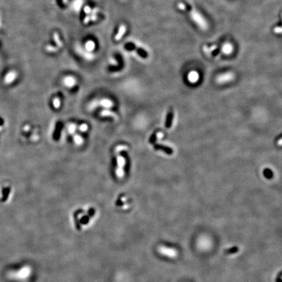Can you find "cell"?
<instances>
[{
	"mask_svg": "<svg viewBox=\"0 0 282 282\" xmlns=\"http://www.w3.org/2000/svg\"><path fill=\"white\" fill-rule=\"evenodd\" d=\"M174 118V113L173 111H170L167 115L166 118V122H165V127L167 128H170L172 125V120H173Z\"/></svg>",
	"mask_w": 282,
	"mask_h": 282,
	"instance_id": "277c9868",
	"label": "cell"
},
{
	"mask_svg": "<svg viewBox=\"0 0 282 282\" xmlns=\"http://www.w3.org/2000/svg\"><path fill=\"white\" fill-rule=\"evenodd\" d=\"M101 105L104 106V107L106 108H109L113 107L114 105H113V103L112 102L111 100H109L108 99H105L101 101Z\"/></svg>",
	"mask_w": 282,
	"mask_h": 282,
	"instance_id": "8992f818",
	"label": "cell"
},
{
	"mask_svg": "<svg viewBox=\"0 0 282 282\" xmlns=\"http://www.w3.org/2000/svg\"><path fill=\"white\" fill-rule=\"evenodd\" d=\"M264 175L265 176V177L267 178H269L270 179L273 176L272 171H271V170L268 169H265V171H264Z\"/></svg>",
	"mask_w": 282,
	"mask_h": 282,
	"instance_id": "30bf717a",
	"label": "cell"
},
{
	"mask_svg": "<svg viewBox=\"0 0 282 282\" xmlns=\"http://www.w3.org/2000/svg\"><path fill=\"white\" fill-rule=\"evenodd\" d=\"M154 148L156 150H162L163 152H164L165 153H166L167 154H169V155H171L172 154V153H173V150H172L171 148L164 146V145L155 144H154Z\"/></svg>",
	"mask_w": 282,
	"mask_h": 282,
	"instance_id": "3957f363",
	"label": "cell"
},
{
	"mask_svg": "<svg viewBox=\"0 0 282 282\" xmlns=\"http://www.w3.org/2000/svg\"><path fill=\"white\" fill-rule=\"evenodd\" d=\"M64 83L68 87H73L75 85V80L73 77H67L65 79Z\"/></svg>",
	"mask_w": 282,
	"mask_h": 282,
	"instance_id": "ba28073f",
	"label": "cell"
},
{
	"mask_svg": "<svg viewBox=\"0 0 282 282\" xmlns=\"http://www.w3.org/2000/svg\"><path fill=\"white\" fill-rule=\"evenodd\" d=\"M221 50L225 55H231L234 51V46L231 43H225L223 44L221 47Z\"/></svg>",
	"mask_w": 282,
	"mask_h": 282,
	"instance_id": "7a4b0ae2",
	"label": "cell"
},
{
	"mask_svg": "<svg viewBox=\"0 0 282 282\" xmlns=\"http://www.w3.org/2000/svg\"><path fill=\"white\" fill-rule=\"evenodd\" d=\"M53 104H54V106L55 108H59V106H60V101L59 100V99H57V98H56V99H54V101H53Z\"/></svg>",
	"mask_w": 282,
	"mask_h": 282,
	"instance_id": "7c38bea8",
	"label": "cell"
},
{
	"mask_svg": "<svg viewBox=\"0 0 282 282\" xmlns=\"http://www.w3.org/2000/svg\"><path fill=\"white\" fill-rule=\"evenodd\" d=\"M232 78V75L230 73H227L223 75H221L218 77V80L220 82H226L231 80Z\"/></svg>",
	"mask_w": 282,
	"mask_h": 282,
	"instance_id": "5b68a950",
	"label": "cell"
},
{
	"mask_svg": "<svg viewBox=\"0 0 282 282\" xmlns=\"http://www.w3.org/2000/svg\"><path fill=\"white\" fill-rule=\"evenodd\" d=\"M76 127L75 124H71L69 125V127H68V131H69L70 133H74L76 130Z\"/></svg>",
	"mask_w": 282,
	"mask_h": 282,
	"instance_id": "8fae6325",
	"label": "cell"
},
{
	"mask_svg": "<svg viewBox=\"0 0 282 282\" xmlns=\"http://www.w3.org/2000/svg\"><path fill=\"white\" fill-rule=\"evenodd\" d=\"M156 139H157V134H156V132H155L151 136V138H150V143H152V144L154 143L156 141Z\"/></svg>",
	"mask_w": 282,
	"mask_h": 282,
	"instance_id": "5bb4252c",
	"label": "cell"
},
{
	"mask_svg": "<svg viewBox=\"0 0 282 282\" xmlns=\"http://www.w3.org/2000/svg\"><path fill=\"white\" fill-rule=\"evenodd\" d=\"M79 129H80V130L81 131H83V132H84V131H86V130L87 129V125L86 124H82L80 127H79Z\"/></svg>",
	"mask_w": 282,
	"mask_h": 282,
	"instance_id": "9a60e30c",
	"label": "cell"
},
{
	"mask_svg": "<svg viewBox=\"0 0 282 282\" xmlns=\"http://www.w3.org/2000/svg\"><path fill=\"white\" fill-rule=\"evenodd\" d=\"M188 78L191 82H195L198 80L199 74L196 71H191L188 76Z\"/></svg>",
	"mask_w": 282,
	"mask_h": 282,
	"instance_id": "52a82bcc",
	"label": "cell"
},
{
	"mask_svg": "<svg viewBox=\"0 0 282 282\" xmlns=\"http://www.w3.org/2000/svg\"><path fill=\"white\" fill-rule=\"evenodd\" d=\"M274 32L277 34H280L281 33V27L280 26L276 27V28L274 29Z\"/></svg>",
	"mask_w": 282,
	"mask_h": 282,
	"instance_id": "2e32d148",
	"label": "cell"
},
{
	"mask_svg": "<svg viewBox=\"0 0 282 282\" xmlns=\"http://www.w3.org/2000/svg\"><path fill=\"white\" fill-rule=\"evenodd\" d=\"M74 141H75V143L78 145H80L83 142V138L79 135H75L74 136Z\"/></svg>",
	"mask_w": 282,
	"mask_h": 282,
	"instance_id": "9c48e42d",
	"label": "cell"
},
{
	"mask_svg": "<svg viewBox=\"0 0 282 282\" xmlns=\"http://www.w3.org/2000/svg\"><path fill=\"white\" fill-rule=\"evenodd\" d=\"M102 114L103 115V116H114V114L112 113V112L111 111H107V110H105V111H104L103 113H102Z\"/></svg>",
	"mask_w": 282,
	"mask_h": 282,
	"instance_id": "4fadbf2b",
	"label": "cell"
},
{
	"mask_svg": "<svg viewBox=\"0 0 282 282\" xmlns=\"http://www.w3.org/2000/svg\"><path fill=\"white\" fill-rule=\"evenodd\" d=\"M177 7L182 11L187 12L193 22L195 23L199 28L202 30H206L208 29L209 24L206 19L201 13L197 11L194 8L191 7L190 5H185L183 3L180 2L177 4Z\"/></svg>",
	"mask_w": 282,
	"mask_h": 282,
	"instance_id": "6da1fadb",
	"label": "cell"
}]
</instances>
